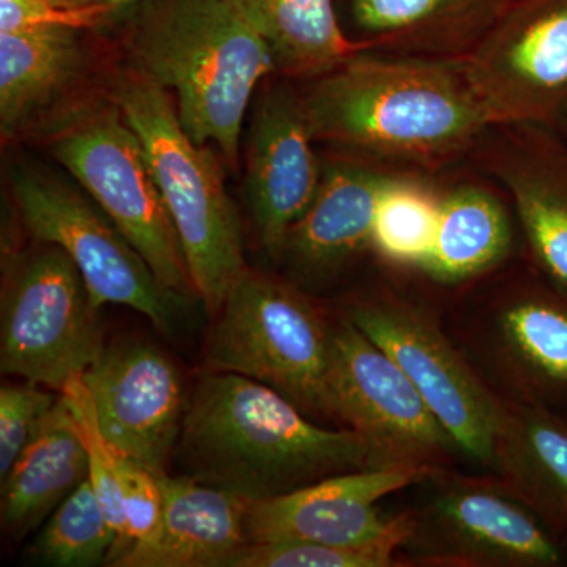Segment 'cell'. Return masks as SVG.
<instances>
[{
  "label": "cell",
  "instance_id": "6da1fadb",
  "mask_svg": "<svg viewBox=\"0 0 567 567\" xmlns=\"http://www.w3.org/2000/svg\"><path fill=\"white\" fill-rule=\"evenodd\" d=\"M175 453L186 475L248 502L375 468L352 429L323 427L274 388L218 371L200 377L186 402Z\"/></svg>",
  "mask_w": 567,
  "mask_h": 567
},
{
  "label": "cell",
  "instance_id": "7a4b0ae2",
  "mask_svg": "<svg viewBox=\"0 0 567 567\" xmlns=\"http://www.w3.org/2000/svg\"><path fill=\"white\" fill-rule=\"evenodd\" d=\"M300 96L316 141L402 162H446L492 126L464 59L365 50L315 78Z\"/></svg>",
  "mask_w": 567,
  "mask_h": 567
},
{
  "label": "cell",
  "instance_id": "3957f363",
  "mask_svg": "<svg viewBox=\"0 0 567 567\" xmlns=\"http://www.w3.org/2000/svg\"><path fill=\"white\" fill-rule=\"evenodd\" d=\"M128 39L133 70L173 92L183 130L237 166L246 110L276 70L259 32L230 0H144Z\"/></svg>",
  "mask_w": 567,
  "mask_h": 567
},
{
  "label": "cell",
  "instance_id": "277c9868",
  "mask_svg": "<svg viewBox=\"0 0 567 567\" xmlns=\"http://www.w3.org/2000/svg\"><path fill=\"white\" fill-rule=\"evenodd\" d=\"M144 145L156 185L173 219L194 292L212 316L218 315L245 264L240 219L219 164L207 145L183 130L175 100L133 71L112 92Z\"/></svg>",
  "mask_w": 567,
  "mask_h": 567
},
{
  "label": "cell",
  "instance_id": "5b68a950",
  "mask_svg": "<svg viewBox=\"0 0 567 567\" xmlns=\"http://www.w3.org/2000/svg\"><path fill=\"white\" fill-rule=\"evenodd\" d=\"M210 371L274 388L306 415L333 416L330 395L334 323L293 284L246 270L216 315Z\"/></svg>",
  "mask_w": 567,
  "mask_h": 567
},
{
  "label": "cell",
  "instance_id": "8992f818",
  "mask_svg": "<svg viewBox=\"0 0 567 567\" xmlns=\"http://www.w3.org/2000/svg\"><path fill=\"white\" fill-rule=\"evenodd\" d=\"M423 498L405 511L401 550L412 561L464 567L567 566V546L502 476L450 466L420 481Z\"/></svg>",
  "mask_w": 567,
  "mask_h": 567
},
{
  "label": "cell",
  "instance_id": "52a82bcc",
  "mask_svg": "<svg viewBox=\"0 0 567 567\" xmlns=\"http://www.w3.org/2000/svg\"><path fill=\"white\" fill-rule=\"evenodd\" d=\"M96 312L81 271L59 246L39 244L10 257L0 317L3 374L62 393L106 349Z\"/></svg>",
  "mask_w": 567,
  "mask_h": 567
},
{
  "label": "cell",
  "instance_id": "ba28073f",
  "mask_svg": "<svg viewBox=\"0 0 567 567\" xmlns=\"http://www.w3.org/2000/svg\"><path fill=\"white\" fill-rule=\"evenodd\" d=\"M11 193L22 224L39 244L59 246L73 260L93 305H123L171 336L183 322L186 295L167 289L147 260L87 193L58 175L17 167Z\"/></svg>",
  "mask_w": 567,
  "mask_h": 567
},
{
  "label": "cell",
  "instance_id": "9c48e42d",
  "mask_svg": "<svg viewBox=\"0 0 567 567\" xmlns=\"http://www.w3.org/2000/svg\"><path fill=\"white\" fill-rule=\"evenodd\" d=\"M51 152L167 289L186 297L196 293L144 145L117 104L76 112L52 137Z\"/></svg>",
  "mask_w": 567,
  "mask_h": 567
},
{
  "label": "cell",
  "instance_id": "30bf717a",
  "mask_svg": "<svg viewBox=\"0 0 567 567\" xmlns=\"http://www.w3.org/2000/svg\"><path fill=\"white\" fill-rule=\"evenodd\" d=\"M346 317L409 377L458 453L495 470L502 399L434 312L385 289L354 301Z\"/></svg>",
  "mask_w": 567,
  "mask_h": 567
},
{
  "label": "cell",
  "instance_id": "8fae6325",
  "mask_svg": "<svg viewBox=\"0 0 567 567\" xmlns=\"http://www.w3.org/2000/svg\"><path fill=\"white\" fill-rule=\"evenodd\" d=\"M330 395L334 420L363 436L375 468H442L458 453L409 377L347 317L334 323Z\"/></svg>",
  "mask_w": 567,
  "mask_h": 567
},
{
  "label": "cell",
  "instance_id": "7c38bea8",
  "mask_svg": "<svg viewBox=\"0 0 567 567\" xmlns=\"http://www.w3.org/2000/svg\"><path fill=\"white\" fill-rule=\"evenodd\" d=\"M461 320L458 347L496 394L567 416V293L543 276Z\"/></svg>",
  "mask_w": 567,
  "mask_h": 567
},
{
  "label": "cell",
  "instance_id": "4fadbf2b",
  "mask_svg": "<svg viewBox=\"0 0 567 567\" xmlns=\"http://www.w3.org/2000/svg\"><path fill=\"white\" fill-rule=\"evenodd\" d=\"M464 63L492 126L565 117L567 0H511Z\"/></svg>",
  "mask_w": 567,
  "mask_h": 567
},
{
  "label": "cell",
  "instance_id": "5bb4252c",
  "mask_svg": "<svg viewBox=\"0 0 567 567\" xmlns=\"http://www.w3.org/2000/svg\"><path fill=\"white\" fill-rule=\"evenodd\" d=\"M434 470L371 468L327 477L290 494L249 502V544L303 543L339 547H386L401 550L404 513L385 516L379 503L388 495L416 486Z\"/></svg>",
  "mask_w": 567,
  "mask_h": 567
},
{
  "label": "cell",
  "instance_id": "9a60e30c",
  "mask_svg": "<svg viewBox=\"0 0 567 567\" xmlns=\"http://www.w3.org/2000/svg\"><path fill=\"white\" fill-rule=\"evenodd\" d=\"M82 379L111 445L153 475L166 476L186 410L173 361L151 344L123 342L106 347Z\"/></svg>",
  "mask_w": 567,
  "mask_h": 567
},
{
  "label": "cell",
  "instance_id": "2e32d148",
  "mask_svg": "<svg viewBox=\"0 0 567 567\" xmlns=\"http://www.w3.org/2000/svg\"><path fill=\"white\" fill-rule=\"evenodd\" d=\"M312 142L301 96L282 87L265 93L249 126L245 197L257 237L274 256H281L322 181Z\"/></svg>",
  "mask_w": 567,
  "mask_h": 567
},
{
  "label": "cell",
  "instance_id": "e0dca14e",
  "mask_svg": "<svg viewBox=\"0 0 567 567\" xmlns=\"http://www.w3.org/2000/svg\"><path fill=\"white\" fill-rule=\"evenodd\" d=\"M393 174L372 164L324 167L315 199L295 223L281 256L306 281H323L372 246L380 197Z\"/></svg>",
  "mask_w": 567,
  "mask_h": 567
},
{
  "label": "cell",
  "instance_id": "ac0fdd59",
  "mask_svg": "<svg viewBox=\"0 0 567 567\" xmlns=\"http://www.w3.org/2000/svg\"><path fill=\"white\" fill-rule=\"evenodd\" d=\"M163 517L155 535L115 567H230L248 546V499L189 475L162 476Z\"/></svg>",
  "mask_w": 567,
  "mask_h": 567
},
{
  "label": "cell",
  "instance_id": "d6986e66",
  "mask_svg": "<svg viewBox=\"0 0 567 567\" xmlns=\"http://www.w3.org/2000/svg\"><path fill=\"white\" fill-rule=\"evenodd\" d=\"M495 472L567 546V416L502 398Z\"/></svg>",
  "mask_w": 567,
  "mask_h": 567
},
{
  "label": "cell",
  "instance_id": "ffe728a7",
  "mask_svg": "<svg viewBox=\"0 0 567 567\" xmlns=\"http://www.w3.org/2000/svg\"><path fill=\"white\" fill-rule=\"evenodd\" d=\"M89 480V454L76 415L61 393L31 443L2 480V528L22 540Z\"/></svg>",
  "mask_w": 567,
  "mask_h": 567
},
{
  "label": "cell",
  "instance_id": "44dd1931",
  "mask_svg": "<svg viewBox=\"0 0 567 567\" xmlns=\"http://www.w3.org/2000/svg\"><path fill=\"white\" fill-rule=\"evenodd\" d=\"M511 0H352L369 48L417 58L464 59Z\"/></svg>",
  "mask_w": 567,
  "mask_h": 567
},
{
  "label": "cell",
  "instance_id": "7402d4cb",
  "mask_svg": "<svg viewBox=\"0 0 567 567\" xmlns=\"http://www.w3.org/2000/svg\"><path fill=\"white\" fill-rule=\"evenodd\" d=\"M539 274L567 293V159L546 148H513L495 167Z\"/></svg>",
  "mask_w": 567,
  "mask_h": 567
},
{
  "label": "cell",
  "instance_id": "603a6c76",
  "mask_svg": "<svg viewBox=\"0 0 567 567\" xmlns=\"http://www.w3.org/2000/svg\"><path fill=\"white\" fill-rule=\"evenodd\" d=\"M259 32L274 54L276 69L289 76H322L358 52L365 41L342 32L334 0H230Z\"/></svg>",
  "mask_w": 567,
  "mask_h": 567
},
{
  "label": "cell",
  "instance_id": "cb8c5ba5",
  "mask_svg": "<svg viewBox=\"0 0 567 567\" xmlns=\"http://www.w3.org/2000/svg\"><path fill=\"white\" fill-rule=\"evenodd\" d=\"M76 31L41 29L0 33V128L13 136L58 99L82 69Z\"/></svg>",
  "mask_w": 567,
  "mask_h": 567
},
{
  "label": "cell",
  "instance_id": "d4e9b609",
  "mask_svg": "<svg viewBox=\"0 0 567 567\" xmlns=\"http://www.w3.org/2000/svg\"><path fill=\"white\" fill-rule=\"evenodd\" d=\"M511 246L509 215L498 197L462 185L443 194L434 246L420 270L447 286L470 281L503 262Z\"/></svg>",
  "mask_w": 567,
  "mask_h": 567
},
{
  "label": "cell",
  "instance_id": "484cf974",
  "mask_svg": "<svg viewBox=\"0 0 567 567\" xmlns=\"http://www.w3.org/2000/svg\"><path fill=\"white\" fill-rule=\"evenodd\" d=\"M442 200L420 178L393 175L377 208L372 248L390 262L421 268L434 246Z\"/></svg>",
  "mask_w": 567,
  "mask_h": 567
},
{
  "label": "cell",
  "instance_id": "4316f807",
  "mask_svg": "<svg viewBox=\"0 0 567 567\" xmlns=\"http://www.w3.org/2000/svg\"><path fill=\"white\" fill-rule=\"evenodd\" d=\"M117 539V532L87 480L48 518L32 544V558L51 567L106 565Z\"/></svg>",
  "mask_w": 567,
  "mask_h": 567
},
{
  "label": "cell",
  "instance_id": "83f0119b",
  "mask_svg": "<svg viewBox=\"0 0 567 567\" xmlns=\"http://www.w3.org/2000/svg\"><path fill=\"white\" fill-rule=\"evenodd\" d=\"M62 394L65 395L71 410L76 415L82 436H84L89 454V481H91V486L99 496L100 503H102L107 520L117 532V544L112 548V551H114L115 548L121 546L123 536H125L121 480H118L121 453L111 445L110 440L104 436L102 427H100L95 404H93L91 391L85 385L84 379L78 377V379L71 380Z\"/></svg>",
  "mask_w": 567,
  "mask_h": 567
},
{
  "label": "cell",
  "instance_id": "f1b7e54d",
  "mask_svg": "<svg viewBox=\"0 0 567 567\" xmlns=\"http://www.w3.org/2000/svg\"><path fill=\"white\" fill-rule=\"evenodd\" d=\"M404 566L398 550L386 547H339L328 544H248L230 567H391Z\"/></svg>",
  "mask_w": 567,
  "mask_h": 567
},
{
  "label": "cell",
  "instance_id": "f546056e",
  "mask_svg": "<svg viewBox=\"0 0 567 567\" xmlns=\"http://www.w3.org/2000/svg\"><path fill=\"white\" fill-rule=\"evenodd\" d=\"M61 395V394H59ZM58 398L39 385H3L0 390V480L20 458Z\"/></svg>",
  "mask_w": 567,
  "mask_h": 567
},
{
  "label": "cell",
  "instance_id": "4dcf8cb0",
  "mask_svg": "<svg viewBox=\"0 0 567 567\" xmlns=\"http://www.w3.org/2000/svg\"><path fill=\"white\" fill-rule=\"evenodd\" d=\"M125 536L121 546L112 551L106 565L111 566L122 554L155 535L163 517L164 495L162 480L145 466L121 454L118 472Z\"/></svg>",
  "mask_w": 567,
  "mask_h": 567
},
{
  "label": "cell",
  "instance_id": "1f68e13d",
  "mask_svg": "<svg viewBox=\"0 0 567 567\" xmlns=\"http://www.w3.org/2000/svg\"><path fill=\"white\" fill-rule=\"evenodd\" d=\"M112 18L115 14L102 7L71 9L54 0H0V33L41 29L81 32L102 28Z\"/></svg>",
  "mask_w": 567,
  "mask_h": 567
},
{
  "label": "cell",
  "instance_id": "d6a6232c",
  "mask_svg": "<svg viewBox=\"0 0 567 567\" xmlns=\"http://www.w3.org/2000/svg\"><path fill=\"white\" fill-rule=\"evenodd\" d=\"M61 6L71 7V9H93V7H102L112 11L115 17L123 13V11L132 9L136 3L144 2V0H54Z\"/></svg>",
  "mask_w": 567,
  "mask_h": 567
}]
</instances>
